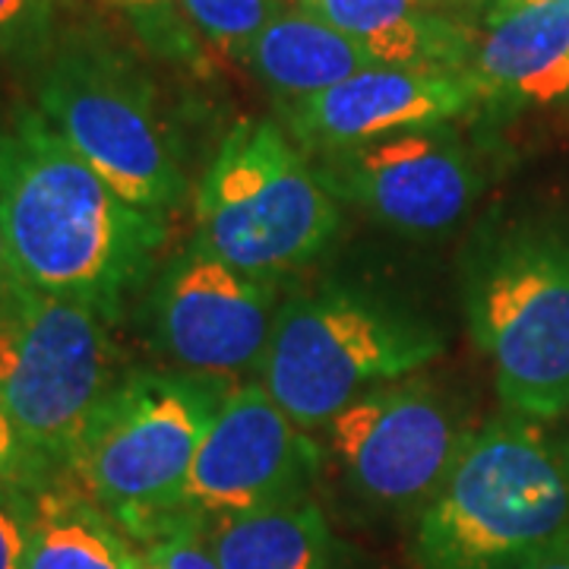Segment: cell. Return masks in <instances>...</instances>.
Returning <instances> with one entry per match:
<instances>
[{
	"mask_svg": "<svg viewBox=\"0 0 569 569\" xmlns=\"http://www.w3.org/2000/svg\"><path fill=\"white\" fill-rule=\"evenodd\" d=\"M0 222L22 284L118 320L152 272L164 219L127 203L39 108L0 127Z\"/></svg>",
	"mask_w": 569,
	"mask_h": 569,
	"instance_id": "cell-1",
	"label": "cell"
},
{
	"mask_svg": "<svg viewBox=\"0 0 569 569\" xmlns=\"http://www.w3.org/2000/svg\"><path fill=\"white\" fill-rule=\"evenodd\" d=\"M569 538V466L519 415L471 430L462 456L421 509L418 569H519Z\"/></svg>",
	"mask_w": 569,
	"mask_h": 569,
	"instance_id": "cell-2",
	"label": "cell"
},
{
	"mask_svg": "<svg viewBox=\"0 0 569 569\" xmlns=\"http://www.w3.org/2000/svg\"><path fill=\"white\" fill-rule=\"evenodd\" d=\"M228 389L181 370L123 373L92 411L63 475L140 545L181 516L193 456Z\"/></svg>",
	"mask_w": 569,
	"mask_h": 569,
	"instance_id": "cell-3",
	"label": "cell"
},
{
	"mask_svg": "<svg viewBox=\"0 0 569 569\" xmlns=\"http://www.w3.org/2000/svg\"><path fill=\"white\" fill-rule=\"evenodd\" d=\"M443 348L421 317L329 284L279 307L257 383L310 433L367 389L418 373Z\"/></svg>",
	"mask_w": 569,
	"mask_h": 569,
	"instance_id": "cell-4",
	"label": "cell"
},
{
	"mask_svg": "<svg viewBox=\"0 0 569 569\" xmlns=\"http://www.w3.org/2000/svg\"><path fill=\"white\" fill-rule=\"evenodd\" d=\"M209 253L260 279L313 263L342 231V203L276 121H241L209 162L193 203Z\"/></svg>",
	"mask_w": 569,
	"mask_h": 569,
	"instance_id": "cell-5",
	"label": "cell"
},
{
	"mask_svg": "<svg viewBox=\"0 0 569 569\" xmlns=\"http://www.w3.org/2000/svg\"><path fill=\"white\" fill-rule=\"evenodd\" d=\"M36 99L44 121L127 203L174 212L187 178L140 63L96 29H67L39 63Z\"/></svg>",
	"mask_w": 569,
	"mask_h": 569,
	"instance_id": "cell-6",
	"label": "cell"
},
{
	"mask_svg": "<svg viewBox=\"0 0 569 569\" xmlns=\"http://www.w3.org/2000/svg\"><path fill=\"white\" fill-rule=\"evenodd\" d=\"M468 326L509 415L548 421L569 408V234L519 228L481 253Z\"/></svg>",
	"mask_w": 569,
	"mask_h": 569,
	"instance_id": "cell-7",
	"label": "cell"
},
{
	"mask_svg": "<svg viewBox=\"0 0 569 569\" xmlns=\"http://www.w3.org/2000/svg\"><path fill=\"white\" fill-rule=\"evenodd\" d=\"M114 380L104 313L29 284L0 301V408L44 462L67 468Z\"/></svg>",
	"mask_w": 569,
	"mask_h": 569,
	"instance_id": "cell-8",
	"label": "cell"
},
{
	"mask_svg": "<svg viewBox=\"0 0 569 569\" xmlns=\"http://www.w3.org/2000/svg\"><path fill=\"white\" fill-rule=\"evenodd\" d=\"M326 433L351 488L383 509H425L471 437L437 389L408 377L367 389Z\"/></svg>",
	"mask_w": 569,
	"mask_h": 569,
	"instance_id": "cell-9",
	"label": "cell"
},
{
	"mask_svg": "<svg viewBox=\"0 0 569 569\" xmlns=\"http://www.w3.org/2000/svg\"><path fill=\"white\" fill-rule=\"evenodd\" d=\"M279 307L276 279L250 276L200 244L164 266L149 298L164 358L181 373L222 383L260 370Z\"/></svg>",
	"mask_w": 569,
	"mask_h": 569,
	"instance_id": "cell-10",
	"label": "cell"
},
{
	"mask_svg": "<svg viewBox=\"0 0 569 569\" xmlns=\"http://www.w3.org/2000/svg\"><path fill=\"white\" fill-rule=\"evenodd\" d=\"M320 452L260 383L224 392L181 493V516L216 522L305 500Z\"/></svg>",
	"mask_w": 569,
	"mask_h": 569,
	"instance_id": "cell-11",
	"label": "cell"
},
{
	"mask_svg": "<svg viewBox=\"0 0 569 569\" xmlns=\"http://www.w3.org/2000/svg\"><path fill=\"white\" fill-rule=\"evenodd\" d=\"M310 162L339 203L402 234L447 231L478 193V171L447 123L320 152Z\"/></svg>",
	"mask_w": 569,
	"mask_h": 569,
	"instance_id": "cell-12",
	"label": "cell"
},
{
	"mask_svg": "<svg viewBox=\"0 0 569 569\" xmlns=\"http://www.w3.org/2000/svg\"><path fill=\"white\" fill-rule=\"evenodd\" d=\"M481 104L468 70L370 67L305 102L282 104L288 137L307 156L440 127Z\"/></svg>",
	"mask_w": 569,
	"mask_h": 569,
	"instance_id": "cell-13",
	"label": "cell"
},
{
	"mask_svg": "<svg viewBox=\"0 0 569 569\" xmlns=\"http://www.w3.org/2000/svg\"><path fill=\"white\" fill-rule=\"evenodd\" d=\"M468 77L478 86L481 104L507 111L563 99L569 92V0L488 22Z\"/></svg>",
	"mask_w": 569,
	"mask_h": 569,
	"instance_id": "cell-14",
	"label": "cell"
},
{
	"mask_svg": "<svg viewBox=\"0 0 569 569\" xmlns=\"http://www.w3.org/2000/svg\"><path fill=\"white\" fill-rule=\"evenodd\" d=\"M355 39L377 67L468 70L478 36L440 13L443 0H295Z\"/></svg>",
	"mask_w": 569,
	"mask_h": 569,
	"instance_id": "cell-15",
	"label": "cell"
},
{
	"mask_svg": "<svg viewBox=\"0 0 569 569\" xmlns=\"http://www.w3.org/2000/svg\"><path fill=\"white\" fill-rule=\"evenodd\" d=\"M247 63L282 104L313 99L348 77L377 67L358 41L310 17L301 7L272 17L250 44Z\"/></svg>",
	"mask_w": 569,
	"mask_h": 569,
	"instance_id": "cell-16",
	"label": "cell"
},
{
	"mask_svg": "<svg viewBox=\"0 0 569 569\" xmlns=\"http://www.w3.org/2000/svg\"><path fill=\"white\" fill-rule=\"evenodd\" d=\"M22 569H137V545L67 475L29 497Z\"/></svg>",
	"mask_w": 569,
	"mask_h": 569,
	"instance_id": "cell-17",
	"label": "cell"
},
{
	"mask_svg": "<svg viewBox=\"0 0 569 569\" xmlns=\"http://www.w3.org/2000/svg\"><path fill=\"white\" fill-rule=\"evenodd\" d=\"M222 569H332V531L313 500H291L206 522Z\"/></svg>",
	"mask_w": 569,
	"mask_h": 569,
	"instance_id": "cell-18",
	"label": "cell"
},
{
	"mask_svg": "<svg viewBox=\"0 0 569 569\" xmlns=\"http://www.w3.org/2000/svg\"><path fill=\"white\" fill-rule=\"evenodd\" d=\"M190 29L228 58L247 61L250 44L282 13V0H178Z\"/></svg>",
	"mask_w": 569,
	"mask_h": 569,
	"instance_id": "cell-19",
	"label": "cell"
},
{
	"mask_svg": "<svg viewBox=\"0 0 569 569\" xmlns=\"http://www.w3.org/2000/svg\"><path fill=\"white\" fill-rule=\"evenodd\" d=\"M104 3L114 7L130 22V29L137 32V39L146 44L149 54L178 67L203 70V44L200 36L190 29L178 0H104Z\"/></svg>",
	"mask_w": 569,
	"mask_h": 569,
	"instance_id": "cell-20",
	"label": "cell"
},
{
	"mask_svg": "<svg viewBox=\"0 0 569 569\" xmlns=\"http://www.w3.org/2000/svg\"><path fill=\"white\" fill-rule=\"evenodd\" d=\"M54 44V0H0V61L39 67Z\"/></svg>",
	"mask_w": 569,
	"mask_h": 569,
	"instance_id": "cell-21",
	"label": "cell"
},
{
	"mask_svg": "<svg viewBox=\"0 0 569 569\" xmlns=\"http://www.w3.org/2000/svg\"><path fill=\"white\" fill-rule=\"evenodd\" d=\"M137 569H222L209 548L203 522L174 516L137 545Z\"/></svg>",
	"mask_w": 569,
	"mask_h": 569,
	"instance_id": "cell-22",
	"label": "cell"
},
{
	"mask_svg": "<svg viewBox=\"0 0 569 569\" xmlns=\"http://www.w3.org/2000/svg\"><path fill=\"white\" fill-rule=\"evenodd\" d=\"M58 468L44 462L29 440L13 425V418L0 408V497H29L54 481Z\"/></svg>",
	"mask_w": 569,
	"mask_h": 569,
	"instance_id": "cell-23",
	"label": "cell"
},
{
	"mask_svg": "<svg viewBox=\"0 0 569 569\" xmlns=\"http://www.w3.org/2000/svg\"><path fill=\"white\" fill-rule=\"evenodd\" d=\"M29 497H0V569H22L29 538Z\"/></svg>",
	"mask_w": 569,
	"mask_h": 569,
	"instance_id": "cell-24",
	"label": "cell"
},
{
	"mask_svg": "<svg viewBox=\"0 0 569 569\" xmlns=\"http://www.w3.org/2000/svg\"><path fill=\"white\" fill-rule=\"evenodd\" d=\"M22 279L13 266V257H10V244H7V231H3V222H0V301H7L13 291H20Z\"/></svg>",
	"mask_w": 569,
	"mask_h": 569,
	"instance_id": "cell-25",
	"label": "cell"
},
{
	"mask_svg": "<svg viewBox=\"0 0 569 569\" xmlns=\"http://www.w3.org/2000/svg\"><path fill=\"white\" fill-rule=\"evenodd\" d=\"M545 3H567V0H485V26L503 20L509 13L529 10V7H545Z\"/></svg>",
	"mask_w": 569,
	"mask_h": 569,
	"instance_id": "cell-26",
	"label": "cell"
},
{
	"mask_svg": "<svg viewBox=\"0 0 569 569\" xmlns=\"http://www.w3.org/2000/svg\"><path fill=\"white\" fill-rule=\"evenodd\" d=\"M519 569H569V538L550 545L548 550H541L538 557H531L529 563H522Z\"/></svg>",
	"mask_w": 569,
	"mask_h": 569,
	"instance_id": "cell-27",
	"label": "cell"
}]
</instances>
